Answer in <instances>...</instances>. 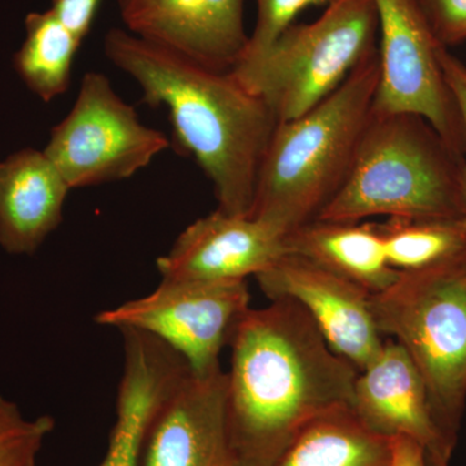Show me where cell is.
Masks as SVG:
<instances>
[{
	"label": "cell",
	"mask_w": 466,
	"mask_h": 466,
	"mask_svg": "<svg viewBox=\"0 0 466 466\" xmlns=\"http://www.w3.org/2000/svg\"><path fill=\"white\" fill-rule=\"evenodd\" d=\"M229 345L226 421L235 466H275L311 422L351 404L358 368L291 300L248 309Z\"/></svg>",
	"instance_id": "obj_1"
},
{
	"label": "cell",
	"mask_w": 466,
	"mask_h": 466,
	"mask_svg": "<svg viewBox=\"0 0 466 466\" xmlns=\"http://www.w3.org/2000/svg\"><path fill=\"white\" fill-rule=\"evenodd\" d=\"M104 54L134 78L142 101L168 110L177 148L192 156L213 184L218 210L250 217L263 156L278 119L229 72L208 69L113 27Z\"/></svg>",
	"instance_id": "obj_2"
},
{
	"label": "cell",
	"mask_w": 466,
	"mask_h": 466,
	"mask_svg": "<svg viewBox=\"0 0 466 466\" xmlns=\"http://www.w3.org/2000/svg\"><path fill=\"white\" fill-rule=\"evenodd\" d=\"M377 51L332 95L278 122L260 164L250 217L287 235L317 219L341 188L379 85Z\"/></svg>",
	"instance_id": "obj_3"
},
{
	"label": "cell",
	"mask_w": 466,
	"mask_h": 466,
	"mask_svg": "<svg viewBox=\"0 0 466 466\" xmlns=\"http://www.w3.org/2000/svg\"><path fill=\"white\" fill-rule=\"evenodd\" d=\"M377 330L406 350L428 392L444 450L452 455L466 404V253L400 272L370 296Z\"/></svg>",
	"instance_id": "obj_4"
},
{
	"label": "cell",
	"mask_w": 466,
	"mask_h": 466,
	"mask_svg": "<svg viewBox=\"0 0 466 466\" xmlns=\"http://www.w3.org/2000/svg\"><path fill=\"white\" fill-rule=\"evenodd\" d=\"M425 119L372 110L341 188L317 219L370 217L459 219L461 175H453Z\"/></svg>",
	"instance_id": "obj_5"
},
{
	"label": "cell",
	"mask_w": 466,
	"mask_h": 466,
	"mask_svg": "<svg viewBox=\"0 0 466 466\" xmlns=\"http://www.w3.org/2000/svg\"><path fill=\"white\" fill-rule=\"evenodd\" d=\"M373 0H330L321 16L291 25L259 56L231 72L265 101L278 122L297 118L327 99L377 51Z\"/></svg>",
	"instance_id": "obj_6"
},
{
	"label": "cell",
	"mask_w": 466,
	"mask_h": 466,
	"mask_svg": "<svg viewBox=\"0 0 466 466\" xmlns=\"http://www.w3.org/2000/svg\"><path fill=\"white\" fill-rule=\"evenodd\" d=\"M170 147L162 131L140 122L108 76L87 72L72 110L43 149L70 189L127 179Z\"/></svg>",
	"instance_id": "obj_7"
},
{
	"label": "cell",
	"mask_w": 466,
	"mask_h": 466,
	"mask_svg": "<svg viewBox=\"0 0 466 466\" xmlns=\"http://www.w3.org/2000/svg\"><path fill=\"white\" fill-rule=\"evenodd\" d=\"M250 309L247 281H168L142 299L101 311L95 323L155 337L186 361L195 375L222 370L219 358Z\"/></svg>",
	"instance_id": "obj_8"
},
{
	"label": "cell",
	"mask_w": 466,
	"mask_h": 466,
	"mask_svg": "<svg viewBox=\"0 0 466 466\" xmlns=\"http://www.w3.org/2000/svg\"><path fill=\"white\" fill-rule=\"evenodd\" d=\"M379 20V85L373 112L425 119L441 139H452L453 99L441 48L416 0H373Z\"/></svg>",
	"instance_id": "obj_9"
},
{
	"label": "cell",
	"mask_w": 466,
	"mask_h": 466,
	"mask_svg": "<svg viewBox=\"0 0 466 466\" xmlns=\"http://www.w3.org/2000/svg\"><path fill=\"white\" fill-rule=\"evenodd\" d=\"M272 300H291L308 312L325 341L359 370L381 352L385 339L377 330L366 288L324 267L285 253L256 276Z\"/></svg>",
	"instance_id": "obj_10"
},
{
	"label": "cell",
	"mask_w": 466,
	"mask_h": 466,
	"mask_svg": "<svg viewBox=\"0 0 466 466\" xmlns=\"http://www.w3.org/2000/svg\"><path fill=\"white\" fill-rule=\"evenodd\" d=\"M247 0H118L125 29L218 72H229L247 51Z\"/></svg>",
	"instance_id": "obj_11"
},
{
	"label": "cell",
	"mask_w": 466,
	"mask_h": 466,
	"mask_svg": "<svg viewBox=\"0 0 466 466\" xmlns=\"http://www.w3.org/2000/svg\"><path fill=\"white\" fill-rule=\"evenodd\" d=\"M140 466H235L223 370L180 377L150 420Z\"/></svg>",
	"instance_id": "obj_12"
},
{
	"label": "cell",
	"mask_w": 466,
	"mask_h": 466,
	"mask_svg": "<svg viewBox=\"0 0 466 466\" xmlns=\"http://www.w3.org/2000/svg\"><path fill=\"white\" fill-rule=\"evenodd\" d=\"M283 233L253 217L217 210L195 220L159 257L161 280L231 283L260 274L285 254Z\"/></svg>",
	"instance_id": "obj_13"
},
{
	"label": "cell",
	"mask_w": 466,
	"mask_h": 466,
	"mask_svg": "<svg viewBox=\"0 0 466 466\" xmlns=\"http://www.w3.org/2000/svg\"><path fill=\"white\" fill-rule=\"evenodd\" d=\"M352 412L370 431L386 438H412L424 446L429 466H449L431 416L428 392L406 350L385 339L379 357L359 370L352 391Z\"/></svg>",
	"instance_id": "obj_14"
},
{
	"label": "cell",
	"mask_w": 466,
	"mask_h": 466,
	"mask_svg": "<svg viewBox=\"0 0 466 466\" xmlns=\"http://www.w3.org/2000/svg\"><path fill=\"white\" fill-rule=\"evenodd\" d=\"M119 332L124 337V372L108 451L99 466H140L150 420L189 368L155 337L137 330Z\"/></svg>",
	"instance_id": "obj_15"
},
{
	"label": "cell",
	"mask_w": 466,
	"mask_h": 466,
	"mask_svg": "<svg viewBox=\"0 0 466 466\" xmlns=\"http://www.w3.org/2000/svg\"><path fill=\"white\" fill-rule=\"evenodd\" d=\"M70 187L41 150L25 148L0 161V248L32 256L63 222Z\"/></svg>",
	"instance_id": "obj_16"
},
{
	"label": "cell",
	"mask_w": 466,
	"mask_h": 466,
	"mask_svg": "<svg viewBox=\"0 0 466 466\" xmlns=\"http://www.w3.org/2000/svg\"><path fill=\"white\" fill-rule=\"evenodd\" d=\"M284 245L285 253L311 260L372 294L400 275L389 263L377 223L315 219L287 233Z\"/></svg>",
	"instance_id": "obj_17"
},
{
	"label": "cell",
	"mask_w": 466,
	"mask_h": 466,
	"mask_svg": "<svg viewBox=\"0 0 466 466\" xmlns=\"http://www.w3.org/2000/svg\"><path fill=\"white\" fill-rule=\"evenodd\" d=\"M390 460V438L341 407L311 422L275 466H389Z\"/></svg>",
	"instance_id": "obj_18"
},
{
	"label": "cell",
	"mask_w": 466,
	"mask_h": 466,
	"mask_svg": "<svg viewBox=\"0 0 466 466\" xmlns=\"http://www.w3.org/2000/svg\"><path fill=\"white\" fill-rule=\"evenodd\" d=\"M26 38L15 54L21 81L45 103L66 94L82 41L51 11L32 12L25 18Z\"/></svg>",
	"instance_id": "obj_19"
},
{
	"label": "cell",
	"mask_w": 466,
	"mask_h": 466,
	"mask_svg": "<svg viewBox=\"0 0 466 466\" xmlns=\"http://www.w3.org/2000/svg\"><path fill=\"white\" fill-rule=\"evenodd\" d=\"M392 268L413 272L466 253V219H404L377 223Z\"/></svg>",
	"instance_id": "obj_20"
},
{
	"label": "cell",
	"mask_w": 466,
	"mask_h": 466,
	"mask_svg": "<svg viewBox=\"0 0 466 466\" xmlns=\"http://www.w3.org/2000/svg\"><path fill=\"white\" fill-rule=\"evenodd\" d=\"M54 429V417L26 419L15 401L0 394V466H36L43 443Z\"/></svg>",
	"instance_id": "obj_21"
},
{
	"label": "cell",
	"mask_w": 466,
	"mask_h": 466,
	"mask_svg": "<svg viewBox=\"0 0 466 466\" xmlns=\"http://www.w3.org/2000/svg\"><path fill=\"white\" fill-rule=\"evenodd\" d=\"M330 0H256L257 16L241 60L259 56L289 29L300 12L309 7H327ZM240 60V61H241Z\"/></svg>",
	"instance_id": "obj_22"
},
{
	"label": "cell",
	"mask_w": 466,
	"mask_h": 466,
	"mask_svg": "<svg viewBox=\"0 0 466 466\" xmlns=\"http://www.w3.org/2000/svg\"><path fill=\"white\" fill-rule=\"evenodd\" d=\"M431 30L444 41L455 42L466 36V0H416Z\"/></svg>",
	"instance_id": "obj_23"
},
{
	"label": "cell",
	"mask_w": 466,
	"mask_h": 466,
	"mask_svg": "<svg viewBox=\"0 0 466 466\" xmlns=\"http://www.w3.org/2000/svg\"><path fill=\"white\" fill-rule=\"evenodd\" d=\"M100 0H51V11L67 29L85 41L96 17Z\"/></svg>",
	"instance_id": "obj_24"
},
{
	"label": "cell",
	"mask_w": 466,
	"mask_h": 466,
	"mask_svg": "<svg viewBox=\"0 0 466 466\" xmlns=\"http://www.w3.org/2000/svg\"><path fill=\"white\" fill-rule=\"evenodd\" d=\"M441 64L451 94L458 106L466 142V67L458 63L455 58L449 56L444 51L441 52ZM461 204L466 219V165L461 175Z\"/></svg>",
	"instance_id": "obj_25"
},
{
	"label": "cell",
	"mask_w": 466,
	"mask_h": 466,
	"mask_svg": "<svg viewBox=\"0 0 466 466\" xmlns=\"http://www.w3.org/2000/svg\"><path fill=\"white\" fill-rule=\"evenodd\" d=\"M389 466H429L422 444L412 438H391V460Z\"/></svg>",
	"instance_id": "obj_26"
}]
</instances>
